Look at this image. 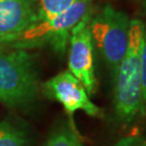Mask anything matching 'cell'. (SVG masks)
<instances>
[{
    "mask_svg": "<svg viewBox=\"0 0 146 146\" xmlns=\"http://www.w3.org/2000/svg\"><path fill=\"white\" fill-rule=\"evenodd\" d=\"M115 146H146V140L140 133H131L118 140Z\"/></svg>",
    "mask_w": 146,
    "mask_h": 146,
    "instance_id": "obj_12",
    "label": "cell"
},
{
    "mask_svg": "<svg viewBox=\"0 0 146 146\" xmlns=\"http://www.w3.org/2000/svg\"><path fill=\"white\" fill-rule=\"evenodd\" d=\"M38 22L37 0H0V44Z\"/></svg>",
    "mask_w": 146,
    "mask_h": 146,
    "instance_id": "obj_7",
    "label": "cell"
},
{
    "mask_svg": "<svg viewBox=\"0 0 146 146\" xmlns=\"http://www.w3.org/2000/svg\"><path fill=\"white\" fill-rule=\"evenodd\" d=\"M43 92L49 99L62 104L70 117L79 110L92 117L102 114L101 108L90 100L84 84L69 70H63L47 80L43 84Z\"/></svg>",
    "mask_w": 146,
    "mask_h": 146,
    "instance_id": "obj_6",
    "label": "cell"
},
{
    "mask_svg": "<svg viewBox=\"0 0 146 146\" xmlns=\"http://www.w3.org/2000/svg\"><path fill=\"white\" fill-rule=\"evenodd\" d=\"M93 0H76L69 8L48 20L39 21L2 46L29 50L49 46L58 53L66 51L70 31L90 12Z\"/></svg>",
    "mask_w": 146,
    "mask_h": 146,
    "instance_id": "obj_3",
    "label": "cell"
},
{
    "mask_svg": "<svg viewBox=\"0 0 146 146\" xmlns=\"http://www.w3.org/2000/svg\"><path fill=\"white\" fill-rule=\"evenodd\" d=\"M144 27V22L139 19L130 21L127 51L114 72L115 110L119 119L125 122L142 114L141 53Z\"/></svg>",
    "mask_w": 146,
    "mask_h": 146,
    "instance_id": "obj_1",
    "label": "cell"
},
{
    "mask_svg": "<svg viewBox=\"0 0 146 146\" xmlns=\"http://www.w3.org/2000/svg\"><path fill=\"white\" fill-rule=\"evenodd\" d=\"M44 146H84L77 132L70 125L58 128L48 139Z\"/></svg>",
    "mask_w": 146,
    "mask_h": 146,
    "instance_id": "obj_8",
    "label": "cell"
},
{
    "mask_svg": "<svg viewBox=\"0 0 146 146\" xmlns=\"http://www.w3.org/2000/svg\"><path fill=\"white\" fill-rule=\"evenodd\" d=\"M141 86H142V115L146 114V25L144 27L141 53Z\"/></svg>",
    "mask_w": 146,
    "mask_h": 146,
    "instance_id": "obj_11",
    "label": "cell"
},
{
    "mask_svg": "<svg viewBox=\"0 0 146 146\" xmlns=\"http://www.w3.org/2000/svg\"><path fill=\"white\" fill-rule=\"evenodd\" d=\"M38 94V77L28 50L0 44V103L22 106Z\"/></svg>",
    "mask_w": 146,
    "mask_h": 146,
    "instance_id": "obj_2",
    "label": "cell"
},
{
    "mask_svg": "<svg viewBox=\"0 0 146 146\" xmlns=\"http://www.w3.org/2000/svg\"><path fill=\"white\" fill-rule=\"evenodd\" d=\"M0 146H27L24 133L9 121L0 122Z\"/></svg>",
    "mask_w": 146,
    "mask_h": 146,
    "instance_id": "obj_9",
    "label": "cell"
},
{
    "mask_svg": "<svg viewBox=\"0 0 146 146\" xmlns=\"http://www.w3.org/2000/svg\"><path fill=\"white\" fill-rule=\"evenodd\" d=\"M91 15V12H88L74 26L68 41V70L84 84L88 94H93L96 90L94 46L90 31Z\"/></svg>",
    "mask_w": 146,
    "mask_h": 146,
    "instance_id": "obj_5",
    "label": "cell"
},
{
    "mask_svg": "<svg viewBox=\"0 0 146 146\" xmlns=\"http://www.w3.org/2000/svg\"><path fill=\"white\" fill-rule=\"evenodd\" d=\"M76 0H37L38 22L48 20L69 8Z\"/></svg>",
    "mask_w": 146,
    "mask_h": 146,
    "instance_id": "obj_10",
    "label": "cell"
},
{
    "mask_svg": "<svg viewBox=\"0 0 146 146\" xmlns=\"http://www.w3.org/2000/svg\"><path fill=\"white\" fill-rule=\"evenodd\" d=\"M130 21L127 13L110 5L90 19L94 48L113 72L118 67L127 51Z\"/></svg>",
    "mask_w": 146,
    "mask_h": 146,
    "instance_id": "obj_4",
    "label": "cell"
}]
</instances>
